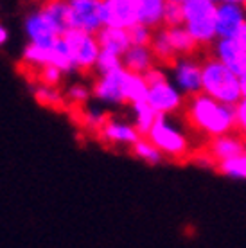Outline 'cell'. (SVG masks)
I'll use <instances>...</instances> for the list:
<instances>
[{"label":"cell","mask_w":246,"mask_h":248,"mask_svg":"<svg viewBox=\"0 0 246 248\" xmlns=\"http://www.w3.org/2000/svg\"><path fill=\"white\" fill-rule=\"evenodd\" d=\"M167 36L171 42L172 49L180 58H191L194 50L198 49V44L192 40V36L187 32L185 27H174V29H167Z\"/></svg>","instance_id":"cell-19"},{"label":"cell","mask_w":246,"mask_h":248,"mask_svg":"<svg viewBox=\"0 0 246 248\" xmlns=\"http://www.w3.org/2000/svg\"><path fill=\"white\" fill-rule=\"evenodd\" d=\"M151 52H153L154 60H158L162 63H171L174 65L178 56H176V52L172 49L171 42H169V36H167V29H158V31H154V36H153V42H151Z\"/></svg>","instance_id":"cell-21"},{"label":"cell","mask_w":246,"mask_h":248,"mask_svg":"<svg viewBox=\"0 0 246 248\" xmlns=\"http://www.w3.org/2000/svg\"><path fill=\"white\" fill-rule=\"evenodd\" d=\"M128 70L121 67L101 76L92 87L93 95L106 105H128L126 95H124V83L128 79Z\"/></svg>","instance_id":"cell-10"},{"label":"cell","mask_w":246,"mask_h":248,"mask_svg":"<svg viewBox=\"0 0 246 248\" xmlns=\"http://www.w3.org/2000/svg\"><path fill=\"white\" fill-rule=\"evenodd\" d=\"M201 70H203L201 93L228 106H235L243 99L239 76H235L230 68H227L215 58H207L201 63Z\"/></svg>","instance_id":"cell-2"},{"label":"cell","mask_w":246,"mask_h":248,"mask_svg":"<svg viewBox=\"0 0 246 248\" xmlns=\"http://www.w3.org/2000/svg\"><path fill=\"white\" fill-rule=\"evenodd\" d=\"M131 151H133V155H135L137 158L144 160L146 164H149V166L162 164V160L166 158V156L160 153V149L156 148L149 139H144V137H142L135 146H131Z\"/></svg>","instance_id":"cell-23"},{"label":"cell","mask_w":246,"mask_h":248,"mask_svg":"<svg viewBox=\"0 0 246 248\" xmlns=\"http://www.w3.org/2000/svg\"><path fill=\"white\" fill-rule=\"evenodd\" d=\"M194 162H196L200 168H205V169H210V168H215L217 169V162L209 155V151H201V153H196L194 156Z\"/></svg>","instance_id":"cell-35"},{"label":"cell","mask_w":246,"mask_h":248,"mask_svg":"<svg viewBox=\"0 0 246 248\" xmlns=\"http://www.w3.org/2000/svg\"><path fill=\"white\" fill-rule=\"evenodd\" d=\"M67 97L70 101H74V103H86L88 97H90V90H88L85 85L76 83V85H72V87L67 90Z\"/></svg>","instance_id":"cell-33"},{"label":"cell","mask_w":246,"mask_h":248,"mask_svg":"<svg viewBox=\"0 0 246 248\" xmlns=\"http://www.w3.org/2000/svg\"><path fill=\"white\" fill-rule=\"evenodd\" d=\"M158 115L171 117L172 113L180 112L185 105V95L178 88L167 79L164 83H158L154 87H149L148 101H146Z\"/></svg>","instance_id":"cell-9"},{"label":"cell","mask_w":246,"mask_h":248,"mask_svg":"<svg viewBox=\"0 0 246 248\" xmlns=\"http://www.w3.org/2000/svg\"><path fill=\"white\" fill-rule=\"evenodd\" d=\"M245 6H246V2H245Z\"/></svg>","instance_id":"cell-40"},{"label":"cell","mask_w":246,"mask_h":248,"mask_svg":"<svg viewBox=\"0 0 246 248\" xmlns=\"http://www.w3.org/2000/svg\"><path fill=\"white\" fill-rule=\"evenodd\" d=\"M24 62H27L29 65H38V67H52L50 60H52V50L50 49H42L34 44L25 45L24 49Z\"/></svg>","instance_id":"cell-25"},{"label":"cell","mask_w":246,"mask_h":248,"mask_svg":"<svg viewBox=\"0 0 246 248\" xmlns=\"http://www.w3.org/2000/svg\"><path fill=\"white\" fill-rule=\"evenodd\" d=\"M239 85H241V97L246 99V76L239 78Z\"/></svg>","instance_id":"cell-38"},{"label":"cell","mask_w":246,"mask_h":248,"mask_svg":"<svg viewBox=\"0 0 246 248\" xmlns=\"http://www.w3.org/2000/svg\"><path fill=\"white\" fill-rule=\"evenodd\" d=\"M234 42L246 52V24L243 25V27H241L239 32H237V34L234 36Z\"/></svg>","instance_id":"cell-36"},{"label":"cell","mask_w":246,"mask_h":248,"mask_svg":"<svg viewBox=\"0 0 246 248\" xmlns=\"http://www.w3.org/2000/svg\"><path fill=\"white\" fill-rule=\"evenodd\" d=\"M212 54L219 63L230 68L235 76H246V52L234 40H217L212 45Z\"/></svg>","instance_id":"cell-11"},{"label":"cell","mask_w":246,"mask_h":248,"mask_svg":"<svg viewBox=\"0 0 246 248\" xmlns=\"http://www.w3.org/2000/svg\"><path fill=\"white\" fill-rule=\"evenodd\" d=\"M24 24H25V34L31 40V44L38 45L42 49H52L56 40L60 38L49 29V25L45 24V20L42 18L40 11H32L31 15H27Z\"/></svg>","instance_id":"cell-13"},{"label":"cell","mask_w":246,"mask_h":248,"mask_svg":"<svg viewBox=\"0 0 246 248\" xmlns=\"http://www.w3.org/2000/svg\"><path fill=\"white\" fill-rule=\"evenodd\" d=\"M97 16L103 27H115L129 31L138 24L137 0H99Z\"/></svg>","instance_id":"cell-6"},{"label":"cell","mask_w":246,"mask_h":248,"mask_svg":"<svg viewBox=\"0 0 246 248\" xmlns=\"http://www.w3.org/2000/svg\"><path fill=\"white\" fill-rule=\"evenodd\" d=\"M149 87L144 76L137 74H128V79L124 83V95L128 105H138V103H146L148 101Z\"/></svg>","instance_id":"cell-22"},{"label":"cell","mask_w":246,"mask_h":248,"mask_svg":"<svg viewBox=\"0 0 246 248\" xmlns=\"http://www.w3.org/2000/svg\"><path fill=\"white\" fill-rule=\"evenodd\" d=\"M38 11H40L42 18L45 20V24L49 25V29L54 32L56 36L62 38L65 32L70 31L67 25V20H65L67 2H47Z\"/></svg>","instance_id":"cell-18"},{"label":"cell","mask_w":246,"mask_h":248,"mask_svg":"<svg viewBox=\"0 0 246 248\" xmlns=\"http://www.w3.org/2000/svg\"><path fill=\"white\" fill-rule=\"evenodd\" d=\"M86 119V124L90 126V128H93V130H103L105 128V124L110 121V117H108V113L106 112H101V110H88L85 115Z\"/></svg>","instance_id":"cell-31"},{"label":"cell","mask_w":246,"mask_h":248,"mask_svg":"<svg viewBox=\"0 0 246 248\" xmlns=\"http://www.w3.org/2000/svg\"><path fill=\"white\" fill-rule=\"evenodd\" d=\"M131 110H133V126H135V130L138 131V135L146 139V137L149 135L151 128L154 126V123H156L158 113L154 112L148 103L133 105L131 106Z\"/></svg>","instance_id":"cell-20"},{"label":"cell","mask_w":246,"mask_h":248,"mask_svg":"<svg viewBox=\"0 0 246 248\" xmlns=\"http://www.w3.org/2000/svg\"><path fill=\"white\" fill-rule=\"evenodd\" d=\"M34 99L43 106H50V108H62V105L65 106V101H63V95L54 88H47V87H36L34 88Z\"/></svg>","instance_id":"cell-27"},{"label":"cell","mask_w":246,"mask_h":248,"mask_svg":"<svg viewBox=\"0 0 246 248\" xmlns=\"http://www.w3.org/2000/svg\"><path fill=\"white\" fill-rule=\"evenodd\" d=\"M235 108V130L246 140V99H241Z\"/></svg>","instance_id":"cell-32"},{"label":"cell","mask_w":246,"mask_h":248,"mask_svg":"<svg viewBox=\"0 0 246 248\" xmlns=\"http://www.w3.org/2000/svg\"><path fill=\"white\" fill-rule=\"evenodd\" d=\"M123 67V58L115 56V54H111V52H108V50H101V54H99L97 58V63H95V72L99 74V78L101 76L108 74V72H111V70H117V68Z\"/></svg>","instance_id":"cell-28"},{"label":"cell","mask_w":246,"mask_h":248,"mask_svg":"<svg viewBox=\"0 0 246 248\" xmlns=\"http://www.w3.org/2000/svg\"><path fill=\"white\" fill-rule=\"evenodd\" d=\"M184 7V27L200 45H214L217 40L215 31V9L214 0H182Z\"/></svg>","instance_id":"cell-3"},{"label":"cell","mask_w":246,"mask_h":248,"mask_svg":"<svg viewBox=\"0 0 246 248\" xmlns=\"http://www.w3.org/2000/svg\"><path fill=\"white\" fill-rule=\"evenodd\" d=\"M164 25H166V29L184 27V7H182V0H166Z\"/></svg>","instance_id":"cell-26"},{"label":"cell","mask_w":246,"mask_h":248,"mask_svg":"<svg viewBox=\"0 0 246 248\" xmlns=\"http://www.w3.org/2000/svg\"><path fill=\"white\" fill-rule=\"evenodd\" d=\"M128 32H129L131 47H151V42H153V36H154L153 29H149L146 25L137 24Z\"/></svg>","instance_id":"cell-29"},{"label":"cell","mask_w":246,"mask_h":248,"mask_svg":"<svg viewBox=\"0 0 246 248\" xmlns=\"http://www.w3.org/2000/svg\"><path fill=\"white\" fill-rule=\"evenodd\" d=\"M166 0H137V18L138 24L149 29H156L164 24Z\"/></svg>","instance_id":"cell-16"},{"label":"cell","mask_w":246,"mask_h":248,"mask_svg":"<svg viewBox=\"0 0 246 248\" xmlns=\"http://www.w3.org/2000/svg\"><path fill=\"white\" fill-rule=\"evenodd\" d=\"M246 24V6L241 0H221L215 9L217 40H234L239 29Z\"/></svg>","instance_id":"cell-7"},{"label":"cell","mask_w":246,"mask_h":248,"mask_svg":"<svg viewBox=\"0 0 246 248\" xmlns=\"http://www.w3.org/2000/svg\"><path fill=\"white\" fill-rule=\"evenodd\" d=\"M201 62L194 58H178L172 65V85L189 99L201 93Z\"/></svg>","instance_id":"cell-8"},{"label":"cell","mask_w":246,"mask_h":248,"mask_svg":"<svg viewBox=\"0 0 246 248\" xmlns=\"http://www.w3.org/2000/svg\"><path fill=\"white\" fill-rule=\"evenodd\" d=\"M62 70L56 67H43L42 74H40V79H42V85L47 88H54L60 85L62 81Z\"/></svg>","instance_id":"cell-30"},{"label":"cell","mask_w":246,"mask_h":248,"mask_svg":"<svg viewBox=\"0 0 246 248\" xmlns=\"http://www.w3.org/2000/svg\"><path fill=\"white\" fill-rule=\"evenodd\" d=\"M185 119L192 128L209 137L210 140L215 137L234 133L235 130V108L223 105L205 93L194 95L185 105Z\"/></svg>","instance_id":"cell-1"},{"label":"cell","mask_w":246,"mask_h":248,"mask_svg":"<svg viewBox=\"0 0 246 248\" xmlns=\"http://www.w3.org/2000/svg\"><path fill=\"white\" fill-rule=\"evenodd\" d=\"M217 171L232 180H246V155L235 156V158L217 164Z\"/></svg>","instance_id":"cell-24"},{"label":"cell","mask_w":246,"mask_h":248,"mask_svg":"<svg viewBox=\"0 0 246 248\" xmlns=\"http://www.w3.org/2000/svg\"><path fill=\"white\" fill-rule=\"evenodd\" d=\"M245 144L246 140L239 133H228V135L215 137L209 142V155L214 158L217 164L221 162H227L230 158H235V156L245 155Z\"/></svg>","instance_id":"cell-12"},{"label":"cell","mask_w":246,"mask_h":248,"mask_svg":"<svg viewBox=\"0 0 246 248\" xmlns=\"http://www.w3.org/2000/svg\"><path fill=\"white\" fill-rule=\"evenodd\" d=\"M97 42L101 50H108L115 56L123 58L129 49H131V42H129V32L126 29H115V27H103L97 32Z\"/></svg>","instance_id":"cell-15"},{"label":"cell","mask_w":246,"mask_h":248,"mask_svg":"<svg viewBox=\"0 0 246 248\" xmlns=\"http://www.w3.org/2000/svg\"><path fill=\"white\" fill-rule=\"evenodd\" d=\"M9 40V31H7L4 25L0 24V45H4Z\"/></svg>","instance_id":"cell-37"},{"label":"cell","mask_w":246,"mask_h":248,"mask_svg":"<svg viewBox=\"0 0 246 248\" xmlns=\"http://www.w3.org/2000/svg\"><path fill=\"white\" fill-rule=\"evenodd\" d=\"M245 155H246V144H245Z\"/></svg>","instance_id":"cell-39"},{"label":"cell","mask_w":246,"mask_h":248,"mask_svg":"<svg viewBox=\"0 0 246 248\" xmlns=\"http://www.w3.org/2000/svg\"><path fill=\"white\" fill-rule=\"evenodd\" d=\"M146 139H149L167 158H185L191 151V140L187 133L172 121V117L166 115H158Z\"/></svg>","instance_id":"cell-4"},{"label":"cell","mask_w":246,"mask_h":248,"mask_svg":"<svg viewBox=\"0 0 246 248\" xmlns=\"http://www.w3.org/2000/svg\"><path fill=\"white\" fill-rule=\"evenodd\" d=\"M63 40L68 47L72 63L76 70H90L95 67L97 58L101 54L97 38L92 34H86L83 31H68L63 34Z\"/></svg>","instance_id":"cell-5"},{"label":"cell","mask_w":246,"mask_h":248,"mask_svg":"<svg viewBox=\"0 0 246 248\" xmlns=\"http://www.w3.org/2000/svg\"><path fill=\"white\" fill-rule=\"evenodd\" d=\"M123 67L129 74L144 76L154 67V56L149 47H131L123 56Z\"/></svg>","instance_id":"cell-17"},{"label":"cell","mask_w":246,"mask_h":248,"mask_svg":"<svg viewBox=\"0 0 246 248\" xmlns=\"http://www.w3.org/2000/svg\"><path fill=\"white\" fill-rule=\"evenodd\" d=\"M99 133L105 140L111 144H121V146H135L142 139L133 124L124 123V121H113V119H110Z\"/></svg>","instance_id":"cell-14"},{"label":"cell","mask_w":246,"mask_h":248,"mask_svg":"<svg viewBox=\"0 0 246 248\" xmlns=\"http://www.w3.org/2000/svg\"><path fill=\"white\" fill-rule=\"evenodd\" d=\"M144 79H146V83H148V87H154V85H158V83H164V81H167V76H166V72H164L162 68L153 67L149 72H146V74H144Z\"/></svg>","instance_id":"cell-34"}]
</instances>
